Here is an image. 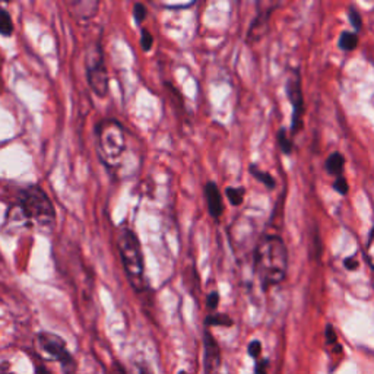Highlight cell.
Instances as JSON below:
<instances>
[{
  "mask_svg": "<svg viewBox=\"0 0 374 374\" xmlns=\"http://www.w3.org/2000/svg\"><path fill=\"white\" fill-rule=\"evenodd\" d=\"M358 36L355 31H343L339 37V41H338V47L342 50V51H354L358 46Z\"/></svg>",
  "mask_w": 374,
  "mask_h": 374,
  "instance_id": "cell-13",
  "label": "cell"
},
{
  "mask_svg": "<svg viewBox=\"0 0 374 374\" xmlns=\"http://www.w3.org/2000/svg\"><path fill=\"white\" fill-rule=\"evenodd\" d=\"M110 374H126V373H125V370H122L120 365L116 364V367H114V368L110 371Z\"/></svg>",
  "mask_w": 374,
  "mask_h": 374,
  "instance_id": "cell-31",
  "label": "cell"
},
{
  "mask_svg": "<svg viewBox=\"0 0 374 374\" xmlns=\"http://www.w3.org/2000/svg\"><path fill=\"white\" fill-rule=\"evenodd\" d=\"M325 338H326L328 345H335L338 342V335H336V332H335L332 325H326V328H325Z\"/></svg>",
  "mask_w": 374,
  "mask_h": 374,
  "instance_id": "cell-24",
  "label": "cell"
},
{
  "mask_svg": "<svg viewBox=\"0 0 374 374\" xmlns=\"http://www.w3.org/2000/svg\"><path fill=\"white\" fill-rule=\"evenodd\" d=\"M254 268L265 290L285 279L289 271V249L281 236L268 234L257 244Z\"/></svg>",
  "mask_w": 374,
  "mask_h": 374,
  "instance_id": "cell-1",
  "label": "cell"
},
{
  "mask_svg": "<svg viewBox=\"0 0 374 374\" xmlns=\"http://www.w3.org/2000/svg\"><path fill=\"white\" fill-rule=\"evenodd\" d=\"M364 257L367 265L374 271V227L371 228L367 244L364 247Z\"/></svg>",
  "mask_w": 374,
  "mask_h": 374,
  "instance_id": "cell-18",
  "label": "cell"
},
{
  "mask_svg": "<svg viewBox=\"0 0 374 374\" xmlns=\"http://www.w3.org/2000/svg\"><path fill=\"white\" fill-rule=\"evenodd\" d=\"M0 374H14L9 363H0Z\"/></svg>",
  "mask_w": 374,
  "mask_h": 374,
  "instance_id": "cell-29",
  "label": "cell"
},
{
  "mask_svg": "<svg viewBox=\"0 0 374 374\" xmlns=\"http://www.w3.org/2000/svg\"><path fill=\"white\" fill-rule=\"evenodd\" d=\"M36 374H53V373L46 365L36 364Z\"/></svg>",
  "mask_w": 374,
  "mask_h": 374,
  "instance_id": "cell-30",
  "label": "cell"
},
{
  "mask_svg": "<svg viewBox=\"0 0 374 374\" xmlns=\"http://www.w3.org/2000/svg\"><path fill=\"white\" fill-rule=\"evenodd\" d=\"M137 373L139 374H154L151 367L148 364H137Z\"/></svg>",
  "mask_w": 374,
  "mask_h": 374,
  "instance_id": "cell-28",
  "label": "cell"
},
{
  "mask_svg": "<svg viewBox=\"0 0 374 374\" xmlns=\"http://www.w3.org/2000/svg\"><path fill=\"white\" fill-rule=\"evenodd\" d=\"M204 367L205 374H218L221 367V350L209 331L204 333Z\"/></svg>",
  "mask_w": 374,
  "mask_h": 374,
  "instance_id": "cell-9",
  "label": "cell"
},
{
  "mask_svg": "<svg viewBox=\"0 0 374 374\" xmlns=\"http://www.w3.org/2000/svg\"><path fill=\"white\" fill-rule=\"evenodd\" d=\"M147 15H148V11H147V6L143 4H135L133 6V18L137 24H142L143 21L147 19Z\"/></svg>",
  "mask_w": 374,
  "mask_h": 374,
  "instance_id": "cell-22",
  "label": "cell"
},
{
  "mask_svg": "<svg viewBox=\"0 0 374 374\" xmlns=\"http://www.w3.org/2000/svg\"><path fill=\"white\" fill-rule=\"evenodd\" d=\"M140 34H142V36H140V47H142L143 50H145V51H150V50L152 48V46H154V37H152V34H151L148 30H145V28H143Z\"/></svg>",
  "mask_w": 374,
  "mask_h": 374,
  "instance_id": "cell-21",
  "label": "cell"
},
{
  "mask_svg": "<svg viewBox=\"0 0 374 374\" xmlns=\"http://www.w3.org/2000/svg\"><path fill=\"white\" fill-rule=\"evenodd\" d=\"M179 374H187V373H186V371H183V370H182V371H179Z\"/></svg>",
  "mask_w": 374,
  "mask_h": 374,
  "instance_id": "cell-32",
  "label": "cell"
},
{
  "mask_svg": "<svg viewBox=\"0 0 374 374\" xmlns=\"http://www.w3.org/2000/svg\"><path fill=\"white\" fill-rule=\"evenodd\" d=\"M205 323H207V326H224V328H229V326H233V319L229 318L228 314L217 313V314L208 316Z\"/></svg>",
  "mask_w": 374,
  "mask_h": 374,
  "instance_id": "cell-17",
  "label": "cell"
},
{
  "mask_svg": "<svg viewBox=\"0 0 374 374\" xmlns=\"http://www.w3.org/2000/svg\"><path fill=\"white\" fill-rule=\"evenodd\" d=\"M118 249L123 264V269L136 291L145 289L143 276V254L137 236L128 227H122L118 234Z\"/></svg>",
  "mask_w": 374,
  "mask_h": 374,
  "instance_id": "cell-3",
  "label": "cell"
},
{
  "mask_svg": "<svg viewBox=\"0 0 374 374\" xmlns=\"http://www.w3.org/2000/svg\"><path fill=\"white\" fill-rule=\"evenodd\" d=\"M333 190H335L336 193L342 194V196L348 194V192H350V185H348V180L345 179L343 176H341V177H336V179H335V182H333Z\"/></svg>",
  "mask_w": 374,
  "mask_h": 374,
  "instance_id": "cell-20",
  "label": "cell"
},
{
  "mask_svg": "<svg viewBox=\"0 0 374 374\" xmlns=\"http://www.w3.org/2000/svg\"><path fill=\"white\" fill-rule=\"evenodd\" d=\"M276 140H278V147L281 150V152L284 155H291L293 150H294V142L291 140V137L286 133V130L284 128H281L276 133Z\"/></svg>",
  "mask_w": 374,
  "mask_h": 374,
  "instance_id": "cell-14",
  "label": "cell"
},
{
  "mask_svg": "<svg viewBox=\"0 0 374 374\" xmlns=\"http://www.w3.org/2000/svg\"><path fill=\"white\" fill-rule=\"evenodd\" d=\"M16 209L25 222H34L40 227H51L56 219L54 207L47 193L38 186H28L18 193Z\"/></svg>",
  "mask_w": 374,
  "mask_h": 374,
  "instance_id": "cell-2",
  "label": "cell"
},
{
  "mask_svg": "<svg viewBox=\"0 0 374 374\" xmlns=\"http://www.w3.org/2000/svg\"><path fill=\"white\" fill-rule=\"evenodd\" d=\"M12 33H14L12 16L6 9L0 8V36L11 37Z\"/></svg>",
  "mask_w": 374,
  "mask_h": 374,
  "instance_id": "cell-15",
  "label": "cell"
},
{
  "mask_svg": "<svg viewBox=\"0 0 374 374\" xmlns=\"http://www.w3.org/2000/svg\"><path fill=\"white\" fill-rule=\"evenodd\" d=\"M225 194L233 207H240L244 202L246 189L244 187H227Z\"/></svg>",
  "mask_w": 374,
  "mask_h": 374,
  "instance_id": "cell-16",
  "label": "cell"
},
{
  "mask_svg": "<svg viewBox=\"0 0 374 374\" xmlns=\"http://www.w3.org/2000/svg\"><path fill=\"white\" fill-rule=\"evenodd\" d=\"M95 133L100 160L110 168L118 167L126 147L122 125L116 120H103L98 123Z\"/></svg>",
  "mask_w": 374,
  "mask_h": 374,
  "instance_id": "cell-4",
  "label": "cell"
},
{
  "mask_svg": "<svg viewBox=\"0 0 374 374\" xmlns=\"http://www.w3.org/2000/svg\"><path fill=\"white\" fill-rule=\"evenodd\" d=\"M278 6V4L272 2H261L257 6V14L254 19L251 21L249 31H247V43L254 44L257 41H261L265 34L269 30V19L272 16L274 9Z\"/></svg>",
  "mask_w": 374,
  "mask_h": 374,
  "instance_id": "cell-8",
  "label": "cell"
},
{
  "mask_svg": "<svg viewBox=\"0 0 374 374\" xmlns=\"http://www.w3.org/2000/svg\"><path fill=\"white\" fill-rule=\"evenodd\" d=\"M219 304V294L217 291H212L207 297V306L209 310H217Z\"/></svg>",
  "mask_w": 374,
  "mask_h": 374,
  "instance_id": "cell-26",
  "label": "cell"
},
{
  "mask_svg": "<svg viewBox=\"0 0 374 374\" xmlns=\"http://www.w3.org/2000/svg\"><path fill=\"white\" fill-rule=\"evenodd\" d=\"M247 353H249V355L251 357V358H254V360H259V357H261V354H262V342L261 341H251L250 343H249V347H247Z\"/></svg>",
  "mask_w": 374,
  "mask_h": 374,
  "instance_id": "cell-23",
  "label": "cell"
},
{
  "mask_svg": "<svg viewBox=\"0 0 374 374\" xmlns=\"http://www.w3.org/2000/svg\"><path fill=\"white\" fill-rule=\"evenodd\" d=\"M86 79H88L90 88L97 97L104 98L108 94L110 80L101 46H95V48L86 57Z\"/></svg>",
  "mask_w": 374,
  "mask_h": 374,
  "instance_id": "cell-6",
  "label": "cell"
},
{
  "mask_svg": "<svg viewBox=\"0 0 374 374\" xmlns=\"http://www.w3.org/2000/svg\"><path fill=\"white\" fill-rule=\"evenodd\" d=\"M348 19H350L353 28L355 30V33L361 30V28H363V16L355 8H350L348 9Z\"/></svg>",
  "mask_w": 374,
  "mask_h": 374,
  "instance_id": "cell-19",
  "label": "cell"
},
{
  "mask_svg": "<svg viewBox=\"0 0 374 374\" xmlns=\"http://www.w3.org/2000/svg\"><path fill=\"white\" fill-rule=\"evenodd\" d=\"M285 93L289 97V101L293 107V119H291V133L298 135L304 128V95H303V85H301V75L298 69H291L286 78Z\"/></svg>",
  "mask_w": 374,
  "mask_h": 374,
  "instance_id": "cell-7",
  "label": "cell"
},
{
  "mask_svg": "<svg viewBox=\"0 0 374 374\" xmlns=\"http://www.w3.org/2000/svg\"><path fill=\"white\" fill-rule=\"evenodd\" d=\"M343 266H345V269H348V271H357L360 266V262H358L357 257L350 256V257L343 259Z\"/></svg>",
  "mask_w": 374,
  "mask_h": 374,
  "instance_id": "cell-25",
  "label": "cell"
},
{
  "mask_svg": "<svg viewBox=\"0 0 374 374\" xmlns=\"http://www.w3.org/2000/svg\"><path fill=\"white\" fill-rule=\"evenodd\" d=\"M268 364H269L268 360H261V361H257V363H256L254 373H256V374H268V368H266Z\"/></svg>",
  "mask_w": 374,
  "mask_h": 374,
  "instance_id": "cell-27",
  "label": "cell"
},
{
  "mask_svg": "<svg viewBox=\"0 0 374 374\" xmlns=\"http://www.w3.org/2000/svg\"><path fill=\"white\" fill-rule=\"evenodd\" d=\"M37 341L40 348L47 355H50V358L59 363L63 374H76L78 371L76 360L73 358L72 353L68 350V345L62 336L51 332H40L37 335Z\"/></svg>",
  "mask_w": 374,
  "mask_h": 374,
  "instance_id": "cell-5",
  "label": "cell"
},
{
  "mask_svg": "<svg viewBox=\"0 0 374 374\" xmlns=\"http://www.w3.org/2000/svg\"><path fill=\"white\" fill-rule=\"evenodd\" d=\"M325 167H326L328 175L335 176V177H341L342 172H343V168H345V157L341 152L335 151L326 158Z\"/></svg>",
  "mask_w": 374,
  "mask_h": 374,
  "instance_id": "cell-11",
  "label": "cell"
},
{
  "mask_svg": "<svg viewBox=\"0 0 374 374\" xmlns=\"http://www.w3.org/2000/svg\"><path fill=\"white\" fill-rule=\"evenodd\" d=\"M207 205H208V212L214 219H219L224 214V202H222V194L214 182H208L204 187Z\"/></svg>",
  "mask_w": 374,
  "mask_h": 374,
  "instance_id": "cell-10",
  "label": "cell"
},
{
  "mask_svg": "<svg viewBox=\"0 0 374 374\" xmlns=\"http://www.w3.org/2000/svg\"><path fill=\"white\" fill-rule=\"evenodd\" d=\"M249 171H250V175H251L257 182H261L266 189L274 190V189L276 187V180L269 175V172L261 170L256 164H251V165L249 167Z\"/></svg>",
  "mask_w": 374,
  "mask_h": 374,
  "instance_id": "cell-12",
  "label": "cell"
}]
</instances>
